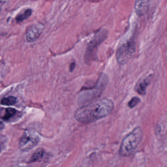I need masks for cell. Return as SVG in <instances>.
<instances>
[{
  "mask_svg": "<svg viewBox=\"0 0 167 167\" xmlns=\"http://www.w3.org/2000/svg\"><path fill=\"white\" fill-rule=\"evenodd\" d=\"M113 109L114 103L111 100L103 98L78 109L75 118L80 123L89 124L107 116Z\"/></svg>",
  "mask_w": 167,
  "mask_h": 167,
  "instance_id": "obj_1",
  "label": "cell"
},
{
  "mask_svg": "<svg viewBox=\"0 0 167 167\" xmlns=\"http://www.w3.org/2000/svg\"><path fill=\"white\" fill-rule=\"evenodd\" d=\"M143 137V131L140 127H136L123 139L119 149L121 156L127 157L131 155L137 148Z\"/></svg>",
  "mask_w": 167,
  "mask_h": 167,
  "instance_id": "obj_2",
  "label": "cell"
},
{
  "mask_svg": "<svg viewBox=\"0 0 167 167\" xmlns=\"http://www.w3.org/2000/svg\"><path fill=\"white\" fill-rule=\"evenodd\" d=\"M40 140V137L36 131L27 129L20 138L19 148L23 152H28L36 146Z\"/></svg>",
  "mask_w": 167,
  "mask_h": 167,
  "instance_id": "obj_3",
  "label": "cell"
},
{
  "mask_svg": "<svg viewBox=\"0 0 167 167\" xmlns=\"http://www.w3.org/2000/svg\"><path fill=\"white\" fill-rule=\"evenodd\" d=\"M108 36V31L106 30H100L97 32L94 36L92 40L89 43L86 50L85 54V59L86 62H88L92 61L96 54V52L98 46L103 42Z\"/></svg>",
  "mask_w": 167,
  "mask_h": 167,
  "instance_id": "obj_4",
  "label": "cell"
},
{
  "mask_svg": "<svg viewBox=\"0 0 167 167\" xmlns=\"http://www.w3.org/2000/svg\"><path fill=\"white\" fill-rule=\"evenodd\" d=\"M135 51L134 41L131 40L123 44L119 48L117 52V59L119 63L121 64L126 63L134 53Z\"/></svg>",
  "mask_w": 167,
  "mask_h": 167,
  "instance_id": "obj_5",
  "label": "cell"
},
{
  "mask_svg": "<svg viewBox=\"0 0 167 167\" xmlns=\"http://www.w3.org/2000/svg\"><path fill=\"white\" fill-rule=\"evenodd\" d=\"M44 25L42 23L33 24L27 28L25 39L28 42H35L37 40L43 31Z\"/></svg>",
  "mask_w": 167,
  "mask_h": 167,
  "instance_id": "obj_6",
  "label": "cell"
},
{
  "mask_svg": "<svg viewBox=\"0 0 167 167\" xmlns=\"http://www.w3.org/2000/svg\"><path fill=\"white\" fill-rule=\"evenodd\" d=\"M147 1H137L135 3V10L136 14L139 15H141L144 14L145 10H146L148 7V3Z\"/></svg>",
  "mask_w": 167,
  "mask_h": 167,
  "instance_id": "obj_7",
  "label": "cell"
},
{
  "mask_svg": "<svg viewBox=\"0 0 167 167\" xmlns=\"http://www.w3.org/2000/svg\"><path fill=\"white\" fill-rule=\"evenodd\" d=\"M32 14V10L30 8L25 9L23 11L18 14L15 17V20L17 23H20L24 20L28 19Z\"/></svg>",
  "mask_w": 167,
  "mask_h": 167,
  "instance_id": "obj_8",
  "label": "cell"
},
{
  "mask_svg": "<svg viewBox=\"0 0 167 167\" xmlns=\"http://www.w3.org/2000/svg\"><path fill=\"white\" fill-rule=\"evenodd\" d=\"M44 149L43 148H40L37 149L36 151L32 154V156L30 159V162H35L41 160L45 154Z\"/></svg>",
  "mask_w": 167,
  "mask_h": 167,
  "instance_id": "obj_9",
  "label": "cell"
},
{
  "mask_svg": "<svg viewBox=\"0 0 167 167\" xmlns=\"http://www.w3.org/2000/svg\"><path fill=\"white\" fill-rule=\"evenodd\" d=\"M16 113V110L12 109V108H8L5 110V113L3 117H2V119L3 120V121H8L14 117Z\"/></svg>",
  "mask_w": 167,
  "mask_h": 167,
  "instance_id": "obj_10",
  "label": "cell"
},
{
  "mask_svg": "<svg viewBox=\"0 0 167 167\" xmlns=\"http://www.w3.org/2000/svg\"><path fill=\"white\" fill-rule=\"evenodd\" d=\"M149 84V81L148 80H145L141 82L138 86L136 91L140 95H143L146 93L147 88Z\"/></svg>",
  "mask_w": 167,
  "mask_h": 167,
  "instance_id": "obj_11",
  "label": "cell"
},
{
  "mask_svg": "<svg viewBox=\"0 0 167 167\" xmlns=\"http://www.w3.org/2000/svg\"><path fill=\"white\" fill-rule=\"evenodd\" d=\"M1 103L2 105H6V106L14 105L17 103V98L14 96L3 97L2 99Z\"/></svg>",
  "mask_w": 167,
  "mask_h": 167,
  "instance_id": "obj_12",
  "label": "cell"
},
{
  "mask_svg": "<svg viewBox=\"0 0 167 167\" xmlns=\"http://www.w3.org/2000/svg\"><path fill=\"white\" fill-rule=\"evenodd\" d=\"M140 101V100L139 97H133L128 103V106L131 109H132L138 104Z\"/></svg>",
  "mask_w": 167,
  "mask_h": 167,
  "instance_id": "obj_13",
  "label": "cell"
},
{
  "mask_svg": "<svg viewBox=\"0 0 167 167\" xmlns=\"http://www.w3.org/2000/svg\"><path fill=\"white\" fill-rule=\"evenodd\" d=\"M75 67V62H72L70 66V72H72L74 69Z\"/></svg>",
  "mask_w": 167,
  "mask_h": 167,
  "instance_id": "obj_14",
  "label": "cell"
}]
</instances>
